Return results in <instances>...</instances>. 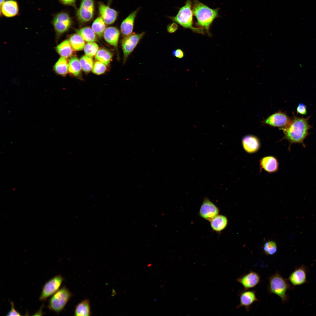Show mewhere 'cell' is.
<instances>
[{
    "label": "cell",
    "instance_id": "1",
    "mask_svg": "<svg viewBox=\"0 0 316 316\" xmlns=\"http://www.w3.org/2000/svg\"><path fill=\"white\" fill-rule=\"evenodd\" d=\"M290 124L286 127L282 129L284 135L282 140H287L290 143L288 150H290L291 145L294 143L301 144L305 147L304 141L309 135L308 130L312 127L308 123L310 118L299 117L293 114Z\"/></svg>",
    "mask_w": 316,
    "mask_h": 316
},
{
    "label": "cell",
    "instance_id": "2",
    "mask_svg": "<svg viewBox=\"0 0 316 316\" xmlns=\"http://www.w3.org/2000/svg\"><path fill=\"white\" fill-rule=\"evenodd\" d=\"M219 9H212L200 2L194 0L192 11L197 20V24L204 28L208 34L210 26L214 20L218 17Z\"/></svg>",
    "mask_w": 316,
    "mask_h": 316
},
{
    "label": "cell",
    "instance_id": "3",
    "mask_svg": "<svg viewBox=\"0 0 316 316\" xmlns=\"http://www.w3.org/2000/svg\"><path fill=\"white\" fill-rule=\"evenodd\" d=\"M268 279L267 291L269 293H273L279 296L281 298L282 303L287 302L289 297L286 294V292L292 288L288 280L285 279L277 271L270 276Z\"/></svg>",
    "mask_w": 316,
    "mask_h": 316
},
{
    "label": "cell",
    "instance_id": "4",
    "mask_svg": "<svg viewBox=\"0 0 316 316\" xmlns=\"http://www.w3.org/2000/svg\"><path fill=\"white\" fill-rule=\"evenodd\" d=\"M193 15L191 0H187L185 5L180 8L177 15L170 17V18L184 28L190 29L194 32L203 33L202 28L193 26Z\"/></svg>",
    "mask_w": 316,
    "mask_h": 316
},
{
    "label": "cell",
    "instance_id": "5",
    "mask_svg": "<svg viewBox=\"0 0 316 316\" xmlns=\"http://www.w3.org/2000/svg\"><path fill=\"white\" fill-rule=\"evenodd\" d=\"M72 296L70 291L64 286L52 296L49 300L48 307L58 314L63 310Z\"/></svg>",
    "mask_w": 316,
    "mask_h": 316
},
{
    "label": "cell",
    "instance_id": "6",
    "mask_svg": "<svg viewBox=\"0 0 316 316\" xmlns=\"http://www.w3.org/2000/svg\"><path fill=\"white\" fill-rule=\"evenodd\" d=\"M72 23V19L69 15L63 11L55 15L52 20L54 29L58 35H61L67 31L71 27Z\"/></svg>",
    "mask_w": 316,
    "mask_h": 316
},
{
    "label": "cell",
    "instance_id": "7",
    "mask_svg": "<svg viewBox=\"0 0 316 316\" xmlns=\"http://www.w3.org/2000/svg\"><path fill=\"white\" fill-rule=\"evenodd\" d=\"M64 280L61 275L53 277L43 286L39 300L44 301L49 297L53 295L59 289Z\"/></svg>",
    "mask_w": 316,
    "mask_h": 316
},
{
    "label": "cell",
    "instance_id": "8",
    "mask_svg": "<svg viewBox=\"0 0 316 316\" xmlns=\"http://www.w3.org/2000/svg\"><path fill=\"white\" fill-rule=\"evenodd\" d=\"M95 11L94 0H82L77 9L76 16L80 22L85 23L93 18Z\"/></svg>",
    "mask_w": 316,
    "mask_h": 316
},
{
    "label": "cell",
    "instance_id": "9",
    "mask_svg": "<svg viewBox=\"0 0 316 316\" xmlns=\"http://www.w3.org/2000/svg\"><path fill=\"white\" fill-rule=\"evenodd\" d=\"M144 34V32L139 34L132 33L122 39L121 46L123 55V63H125L128 56L136 47Z\"/></svg>",
    "mask_w": 316,
    "mask_h": 316
},
{
    "label": "cell",
    "instance_id": "10",
    "mask_svg": "<svg viewBox=\"0 0 316 316\" xmlns=\"http://www.w3.org/2000/svg\"><path fill=\"white\" fill-rule=\"evenodd\" d=\"M292 119L285 113L281 111L275 113L264 120L262 123L270 126L285 128L290 123Z\"/></svg>",
    "mask_w": 316,
    "mask_h": 316
},
{
    "label": "cell",
    "instance_id": "11",
    "mask_svg": "<svg viewBox=\"0 0 316 316\" xmlns=\"http://www.w3.org/2000/svg\"><path fill=\"white\" fill-rule=\"evenodd\" d=\"M308 272L306 266L303 264L299 267H295L289 276L288 280L293 286V288L296 286L306 283Z\"/></svg>",
    "mask_w": 316,
    "mask_h": 316
},
{
    "label": "cell",
    "instance_id": "12",
    "mask_svg": "<svg viewBox=\"0 0 316 316\" xmlns=\"http://www.w3.org/2000/svg\"><path fill=\"white\" fill-rule=\"evenodd\" d=\"M219 212V209L214 203L208 199H204L199 211L202 217L210 221L218 215Z\"/></svg>",
    "mask_w": 316,
    "mask_h": 316
},
{
    "label": "cell",
    "instance_id": "13",
    "mask_svg": "<svg viewBox=\"0 0 316 316\" xmlns=\"http://www.w3.org/2000/svg\"><path fill=\"white\" fill-rule=\"evenodd\" d=\"M238 295L240 298V304L236 306V309L244 307L248 312L254 302H259L256 297V291L254 290L243 289L239 292Z\"/></svg>",
    "mask_w": 316,
    "mask_h": 316
},
{
    "label": "cell",
    "instance_id": "14",
    "mask_svg": "<svg viewBox=\"0 0 316 316\" xmlns=\"http://www.w3.org/2000/svg\"><path fill=\"white\" fill-rule=\"evenodd\" d=\"M236 281L243 286L244 290H247L255 287L260 283L261 278L257 273L250 270L237 278Z\"/></svg>",
    "mask_w": 316,
    "mask_h": 316
},
{
    "label": "cell",
    "instance_id": "15",
    "mask_svg": "<svg viewBox=\"0 0 316 316\" xmlns=\"http://www.w3.org/2000/svg\"><path fill=\"white\" fill-rule=\"evenodd\" d=\"M98 11L100 16L106 24H113L117 17L118 13L116 10L102 2L98 3Z\"/></svg>",
    "mask_w": 316,
    "mask_h": 316
},
{
    "label": "cell",
    "instance_id": "16",
    "mask_svg": "<svg viewBox=\"0 0 316 316\" xmlns=\"http://www.w3.org/2000/svg\"><path fill=\"white\" fill-rule=\"evenodd\" d=\"M242 143L244 150L248 153L256 152L260 148V143L259 139L256 136L252 135H248L243 137Z\"/></svg>",
    "mask_w": 316,
    "mask_h": 316
},
{
    "label": "cell",
    "instance_id": "17",
    "mask_svg": "<svg viewBox=\"0 0 316 316\" xmlns=\"http://www.w3.org/2000/svg\"><path fill=\"white\" fill-rule=\"evenodd\" d=\"M260 172L263 169L269 173L276 172L278 170L279 163L277 159L272 156L264 157L260 160Z\"/></svg>",
    "mask_w": 316,
    "mask_h": 316
},
{
    "label": "cell",
    "instance_id": "18",
    "mask_svg": "<svg viewBox=\"0 0 316 316\" xmlns=\"http://www.w3.org/2000/svg\"><path fill=\"white\" fill-rule=\"evenodd\" d=\"M139 10V8H138L132 12L122 22L121 31L124 37L132 33L135 19Z\"/></svg>",
    "mask_w": 316,
    "mask_h": 316
},
{
    "label": "cell",
    "instance_id": "19",
    "mask_svg": "<svg viewBox=\"0 0 316 316\" xmlns=\"http://www.w3.org/2000/svg\"><path fill=\"white\" fill-rule=\"evenodd\" d=\"M19 7L17 1L14 0H7L4 1L0 7V15L1 13L7 17H13L19 13Z\"/></svg>",
    "mask_w": 316,
    "mask_h": 316
},
{
    "label": "cell",
    "instance_id": "20",
    "mask_svg": "<svg viewBox=\"0 0 316 316\" xmlns=\"http://www.w3.org/2000/svg\"><path fill=\"white\" fill-rule=\"evenodd\" d=\"M120 34L119 31L117 28L110 26L106 28L103 35L107 42L117 49Z\"/></svg>",
    "mask_w": 316,
    "mask_h": 316
},
{
    "label": "cell",
    "instance_id": "21",
    "mask_svg": "<svg viewBox=\"0 0 316 316\" xmlns=\"http://www.w3.org/2000/svg\"><path fill=\"white\" fill-rule=\"evenodd\" d=\"M56 50L61 57L67 58L72 55L73 49L69 41L66 40L59 44L56 47Z\"/></svg>",
    "mask_w": 316,
    "mask_h": 316
},
{
    "label": "cell",
    "instance_id": "22",
    "mask_svg": "<svg viewBox=\"0 0 316 316\" xmlns=\"http://www.w3.org/2000/svg\"><path fill=\"white\" fill-rule=\"evenodd\" d=\"M91 314L90 301L88 299L83 300L75 307L74 311V315L75 316H90Z\"/></svg>",
    "mask_w": 316,
    "mask_h": 316
},
{
    "label": "cell",
    "instance_id": "23",
    "mask_svg": "<svg viewBox=\"0 0 316 316\" xmlns=\"http://www.w3.org/2000/svg\"><path fill=\"white\" fill-rule=\"evenodd\" d=\"M76 33L79 35L85 41L94 42L97 40L96 34L89 27H85L75 30Z\"/></svg>",
    "mask_w": 316,
    "mask_h": 316
},
{
    "label": "cell",
    "instance_id": "24",
    "mask_svg": "<svg viewBox=\"0 0 316 316\" xmlns=\"http://www.w3.org/2000/svg\"><path fill=\"white\" fill-rule=\"evenodd\" d=\"M228 220L226 217L222 215H218L210 221L211 226L214 231H220L226 226Z\"/></svg>",
    "mask_w": 316,
    "mask_h": 316
},
{
    "label": "cell",
    "instance_id": "25",
    "mask_svg": "<svg viewBox=\"0 0 316 316\" xmlns=\"http://www.w3.org/2000/svg\"><path fill=\"white\" fill-rule=\"evenodd\" d=\"M54 68L57 74L62 76L66 75L69 70L68 64L66 58L61 57L55 64Z\"/></svg>",
    "mask_w": 316,
    "mask_h": 316
},
{
    "label": "cell",
    "instance_id": "26",
    "mask_svg": "<svg viewBox=\"0 0 316 316\" xmlns=\"http://www.w3.org/2000/svg\"><path fill=\"white\" fill-rule=\"evenodd\" d=\"M106 23L100 16L97 17L94 20L92 26V29L98 36L101 37L106 29Z\"/></svg>",
    "mask_w": 316,
    "mask_h": 316
},
{
    "label": "cell",
    "instance_id": "27",
    "mask_svg": "<svg viewBox=\"0 0 316 316\" xmlns=\"http://www.w3.org/2000/svg\"><path fill=\"white\" fill-rule=\"evenodd\" d=\"M113 56L112 53L109 51L104 48L99 49L95 56V59L106 65H108L110 62Z\"/></svg>",
    "mask_w": 316,
    "mask_h": 316
},
{
    "label": "cell",
    "instance_id": "28",
    "mask_svg": "<svg viewBox=\"0 0 316 316\" xmlns=\"http://www.w3.org/2000/svg\"><path fill=\"white\" fill-rule=\"evenodd\" d=\"M69 41L73 49L75 51L82 50L84 49L85 45V41L77 33L71 35L70 37Z\"/></svg>",
    "mask_w": 316,
    "mask_h": 316
},
{
    "label": "cell",
    "instance_id": "29",
    "mask_svg": "<svg viewBox=\"0 0 316 316\" xmlns=\"http://www.w3.org/2000/svg\"><path fill=\"white\" fill-rule=\"evenodd\" d=\"M82 68L80 60L76 57H73L70 59L68 63V70L73 75L77 77L80 74Z\"/></svg>",
    "mask_w": 316,
    "mask_h": 316
},
{
    "label": "cell",
    "instance_id": "30",
    "mask_svg": "<svg viewBox=\"0 0 316 316\" xmlns=\"http://www.w3.org/2000/svg\"><path fill=\"white\" fill-rule=\"evenodd\" d=\"M84 49L85 55L92 58L97 54L99 47L95 42H88L85 45Z\"/></svg>",
    "mask_w": 316,
    "mask_h": 316
},
{
    "label": "cell",
    "instance_id": "31",
    "mask_svg": "<svg viewBox=\"0 0 316 316\" xmlns=\"http://www.w3.org/2000/svg\"><path fill=\"white\" fill-rule=\"evenodd\" d=\"M82 69L85 72H90L92 68L94 63L92 58L86 55L82 56L80 60Z\"/></svg>",
    "mask_w": 316,
    "mask_h": 316
},
{
    "label": "cell",
    "instance_id": "32",
    "mask_svg": "<svg viewBox=\"0 0 316 316\" xmlns=\"http://www.w3.org/2000/svg\"><path fill=\"white\" fill-rule=\"evenodd\" d=\"M263 249L265 253L267 255H272L277 252L276 244L273 241H269L264 244Z\"/></svg>",
    "mask_w": 316,
    "mask_h": 316
},
{
    "label": "cell",
    "instance_id": "33",
    "mask_svg": "<svg viewBox=\"0 0 316 316\" xmlns=\"http://www.w3.org/2000/svg\"><path fill=\"white\" fill-rule=\"evenodd\" d=\"M106 66L102 62L97 61L94 64L92 70V72L97 75L102 74L105 72L107 69Z\"/></svg>",
    "mask_w": 316,
    "mask_h": 316
},
{
    "label": "cell",
    "instance_id": "34",
    "mask_svg": "<svg viewBox=\"0 0 316 316\" xmlns=\"http://www.w3.org/2000/svg\"><path fill=\"white\" fill-rule=\"evenodd\" d=\"M296 110L297 113L300 114L305 115L307 114L306 107L303 103L299 104L297 107Z\"/></svg>",
    "mask_w": 316,
    "mask_h": 316
},
{
    "label": "cell",
    "instance_id": "35",
    "mask_svg": "<svg viewBox=\"0 0 316 316\" xmlns=\"http://www.w3.org/2000/svg\"><path fill=\"white\" fill-rule=\"evenodd\" d=\"M11 308L10 310L8 313L7 316H20L21 315L17 311L14 307V303L12 302H11Z\"/></svg>",
    "mask_w": 316,
    "mask_h": 316
},
{
    "label": "cell",
    "instance_id": "36",
    "mask_svg": "<svg viewBox=\"0 0 316 316\" xmlns=\"http://www.w3.org/2000/svg\"><path fill=\"white\" fill-rule=\"evenodd\" d=\"M172 55L176 58L181 59L184 56L183 51L180 49H177L174 50L172 52Z\"/></svg>",
    "mask_w": 316,
    "mask_h": 316
},
{
    "label": "cell",
    "instance_id": "37",
    "mask_svg": "<svg viewBox=\"0 0 316 316\" xmlns=\"http://www.w3.org/2000/svg\"><path fill=\"white\" fill-rule=\"evenodd\" d=\"M63 4L67 6H72L76 8V0H59Z\"/></svg>",
    "mask_w": 316,
    "mask_h": 316
},
{
    "label": "cell",
    "instance_id": "38",
    "mask_svg": "<svg viewBox=\"0 0 316 316\" xmlns=\"http://www.w3.org/2000/svg\"><path fill=\"white\" fill-rule=\"evenodd\" d=\"M178 28L176 24L173 23L168 26L167 31L169 33H174L177 30Z\"/></svg>",
    "mask_w": 316,
    "mask_h": 316
},
{
    "label": "cell",
    "instance_id": "39",
    "mask_svg": "<svg viewBox=\"0 0 316 316\" xmlns=\"http://www.w3.org/2000/svg\"><path fill=\"white\" fill-rule=\"evenodd\" d=\"M4 1H5V0H0V7H1V6H2V4H3L4 3Z\"/></svg>",
    "mask_w": 316,
    "mask_h": 316
}]
</instances>
